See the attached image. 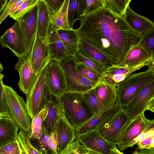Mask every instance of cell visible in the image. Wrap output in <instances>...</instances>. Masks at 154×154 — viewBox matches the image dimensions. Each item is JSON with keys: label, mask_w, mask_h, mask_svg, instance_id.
Instances as JSON below:
<instances>
[{"label": "cell", "mask_w": 154, "mask_h": 154, "mask_svg": "<svg viewBox=\"0 0 154 154\" xmlns=\"http://www.w3.org/2000/svg\"><path fill=\"white\" fill-rule=\"evenodd\" d=\"M80 20V26L74 29L79 38L101 52L112 66L121 63L141 38L142 34L133 29L124 16L105 7Z\"/></svg>", "instance_id": "6da1fadb"}, {"label": "cell", "mask_w": 154, "mask_h": 154, "mask_svg": "<svg viewBox=\"0 0 154 154\" xmlns=\"http://www.w3.org/2000/svg\"><path fill=\"white\" fill-rule=\"evenodd\" d=\"M60 98L66 117L75 128L94 115L82 93L68 91Z\"/></svg>", "instance_id": "7a4b0ae2"}, {"label": "cell", "mask_w": 154, "mask_h": 154, "mask_svg": "<svg viewBox=\"0 0 154 154\" xmlns=\"http://www.w3.org/2000/svg\"><path fill=\"white\" fill-rule=\"evenodd\" d=\"M154 79V70L131 74L119 83L116 87V102L124 108L147 84Z\"/></svg>", "instance_id": "3957f363"}, {"label": "cell", "mask_w": 154, "mask_h": 154, "mask_svg": "<svg viewBox=\"0 0 154 154\" xmlns=\"http://www.w3.org/2000/svg\"><path fill=\"white\" fill-rule=\"evenodd\" d=\"M3 95L11 118L20 130L29 133V136L32 120L26 109V102L11 87L4 85Z\"/></svg>", "instance_id": "277c9868"}, {"label": "cell", "mask_w": 154, "mask_h": 154, "mask_svg": "<svg viewBox=\"0 0 154 154\" xmlns=\"http://www.w3.org/2000/svg\"><path fill=\"white\" fill-rule=\"evenodd\" d=\"M60 63L65 76L67 92L83 93L94 88L99 82L89 80L82 75L76 69V63L72 57Z\"/></svg>", "instance_id": "5b68a950"}, {"label": "cell", "mask_w": 154, "mask_h": 154, "mask_svg": "<svg viewBox=\"0 0 154 154\" xmlns=\"http://www.w3.org/2000/svg\"><path fill=\"white\" fill-rule=\"evenodd\" d=\"M133 119L128 116L123 108L96 129L106 140L117 144Z\"/></svg>", "instance_id": "8992f818"}, {"label": "cell", "mask_w": 154, "mask_h": 154, "mask_svg": "<svg viewBox=\"0 0 154 154\" xmlns=\"http://www.w3.org/2000/svg\"><path fill=\"white\" fill-rule=\"evenodd\" d=\"M87 151L88 154H122L116 144L110 142L96 129L92 130L76 137Z\"/></svg>", "instance_id": "52a82bcc"}, {"label": "cell", "mask_w": 154, "mask_h": 154, "mask_svg": "<svg viewBox=\"0 0 154 154\" xmlns=\"http://www.w3.org/2000/svg\"><path fill=\"white\" fill-rule=\"evenodd\" d=\"M43 72L45 85L51 94L60 97L67 92L65 76L60 62L51 60Z\"/></svg>", "instance_id": "ba28073f"}, {"label": "cell", "mask_w": 154, "mask_h": 154, "mask_svg": "<svg viewBox=\"0 0 154 154\" xmlns=\"http://www.w3.org/2000/svg\"><path fill=\"white\" fill-rule=\"evenodd\" d=\"M43 70L34 76L28 91L25 94L27 112L31 119L41 110L45 88Z\"/></svg>", "instance_id": "9c48e42d"}, {"label": "cell", "mask_w": 154, "mask_h": 154, "mask_svg": "<svg viewBox=\"0 0 154 154\" xmlns=\"http://www.w3.org/2000/svg\"><path fill=\"white\" fill-rule=\"evenodd\" d=\"M54 129L57 140L58 154L62 151L68 143L76 137L75 128L66 117L60 97L58 103L57 118Z\"/></svg>", "instance_id": "30bf717a"}, {"label": "cell", "mask_w": 154, "mask_h": 154, "mask_svg": "<svg viewBox=\"0 0 154 154\" xmlns=\"http://www.w3.org/2000/svg\"><path fill=\"white\" fill-rule=\"evenodd\" d=\"M0 43L2 47L9 49L18 58L25 56L28 53L17 20L14 25L0 37Z\"/></svg>", "instance_id": "8fae6325"}, {"label": "cell", "mask_w": 154, "mask_h": 154, "mask_svg": "<svg viewBox=\"0 0 154 154\" xmlns=\"http://www.w3.org/2000/svg\"><path fill=\"white\" fill-rule=\"evenodd\" d=\"M30 52V60L35 75L40 73L51 60L48 41L44 42L37 32L34 38Z\"/></svg>", "instance_id": "7c38bea8"}, {"label": "cell", "mask_w": 154, "mask_h": 154, "mask_svg": "<svg viewBox=\"0 0 154 154\" xmlns=\"http://www.w3.org/2000/svg\"><path fill=\"white\" fill-rule=\"evenodd\" d=\"M154 99V79L146 85L125 107L126 113L133 119L145 112L147 106Z\"/></svg>", "instance_id": "4fadbf2b"}, {"label": "cell", "mask_w": 154, "mask_h": 154, "mask_svg": "<svg viewBox=\"0 0 154 154\" xmlns=\"http://www.w3.org/2000/svg\"><path fill=\"white\" fill-rule=\"evenodd\" d=\"M37 5L17 19L28 53L31 51L37 30Z\"/></svg>", "instance_id": "5bb4252c"}, {"label": "cell", "mask_w": 154, "mask_h": 154, "mask_svg": "<svg viewBox=\"0 0 154 154\" xmlns=\"http://www.w3.org/2000/svg\"><path fill=\"white\" fill-rule=\"evenodd\" d=\"M154 125V120L147 119L144 112L133 119L116 144L119 149L136 137L149 128Z\"/></svg>", "instance_id": "9a60e30c"}, {"label": "cell", "mask_w": 154, "mask_h": 154, "mask_svg": "<svg viewBox=\"0 0 154 154\" xmlns=\"http://www.w3.org/2000/svg\"><path fill=\"white\" fill-rule=\"evenodd\" d=\"M123 108L115 102L109 108L97 115H94L76 127V137L89 131L96 129Z\"/></svg>", "instance_id": "2e32d148"}, {"label": "cell", "mask_w": 154, "mask_h": 154, "mask_svg": "<svg viewBox=\"0 0 154 154\" xmlns=\"http://www.w3.org/2000/svg\"><path fill=\"white\" fill-rule=\"evenodd\" d=\"M30 51L26 56L18 58L14 69L19 74L18 85L20 90L25 94L27 93L35 75L33 72L30 60Z\"/></svg>", "instance_id": "e0dca14e"}, {"label": "cell", "mask_w": 154, "mask_h": 154, "mask_svg": "<svg viewBox=\"0 0 154 154\" xmlns=\"http://www.w3.org/2000/svg\"><path fill=\"white\" fill-rule=\"evenodd\" d=\"M60 97L51 94L45 84L43 98L41 105V110L48 107L47 116L43 125L46 130L51 133L54 130L57 118V106Z\"/></svg>", "instance_id": "ac0fdd59"}, {"label": "cell", "mask_w": 154, "mask_h": 154, "mask_svg": "<svg viewBox=\"0 0 154 154\" xmlns=\"http://www.w3.org/2000/svg\"><path fill=\"white\" fill-rule=\"evenodd\" d=\"M79 39L77 51L80 54L95 61L105 72L112 66L108 59L101 52L83 40Z\"/></svg>", "instance_id": "d6986e66"}, {"label": "cell", "mask_w": 154, "mask_h": 154, "mask_svg": "<svg viewBox=\"0 0 154 154\" xmlns=\"http://www.w3.org/2000/svg\"><path fill=\"white\" fill-rule=\"evenodd\" d=\"M48 38L52 60L59 62L70 56L58 34L57 30L50 24L48 33Z\"/></svg>", "instance_id": "ffe728a7"}, {"label": "cell", "mask_w": 154, "mask_h": 154, "mask_svg": "<svg viewBox=\"0 0 154 154\" xmlns=\"http://www.w3.org/2000/svg\"><path fill=\"white\" fill-rule=\"evenodd\" d=\"M94 89L103 111L109 108L116 102V88L106 84L100 80Z\"/></svg>", "instance_id": "44dd1931"}, {"label": "cell", "mask_w": 154, "mask_h": 154, "mask_svg": "<svg viewBox=\"0 0 154 154\" xmlns=\"http://www.w3.org/2000/svg\"><path fill=\"white\" fill-rule=\"evenodd\" d=\"M128 24L134 30L142 33L154 28V23L147 18L134 11L128 5L124 16Z\"/></svg>", "instance_id": "7402d4cb"}, {"label": "cell", "mask_w": 154, "mask_h": 154, "mask_svg": "<svg viewBox=\"0 0 154 154\" xmlns=\"http://www.w3.org/2000/svg\"><path fill=\"white\" fill-rule=\"evenodd\" d=\"M37 33L44 42L48 40V33L50 24L52 14L43 0H40L38 5Z\"/></svg>", "instance_id": "603a6c76"}, {"label": "cell", "mask_w": 154, "mask_h": 154, "mask_svg": "<svg viewBox=\"0 0 154 154\" xmlns=\"http://www.w3.org/2000/svg\"><path fill=\"white\" fill-rule=\"evenodd\" d=\"M18 128L11 118L0 119V147L17 140Z\"/></svg>", "instance_id": "cb8c5ba5"}, {"label": "cell", "mask_w": 154, "mask_h": 154, "mask_svg": "<svg viewBox=\"0 0 154 154\" xmlns=\"http://www.w3.org/2000/svg\"><path fill=\"white\" fill-rule=\"evenodd\" d=\"M152 56H154V55L149 54L139 45L131 50L121 63L111 66L117 67L132 66L143 62Z\"/></svg>", "instance_id": "d4e9b609"}, {"label": "cell", "mask_w": 154, "mask_h": 154, "mask_svg": "<svg viewBox=\"0 0 154 154\" xmlns=\"http://www.w3.org/2000/svg\"><path fill=\"white\" fill-rule=\"evenodd\" d=\"M69 0H65L57 11L51 14V24L56 30L72 29L68 23V12Z\"/></svg>", "instance_id": "484cf974"}, {"label": "cell", "mask_w": 154, "mask_h": 154, "mask_svg": "<svg viewBox=\"0 0 154 154\" xmlns=\"http://www.w3.org/2000/svg\"><path fill=\"white\" fill-rule=\"evenodd\" d=\"M57 31L68 55L72 57L77 51L79 39L74 29H59Z\"/></svg>", "instance_id": "4316f807"}, {"label": "cell", "mask_w": 154, "mask_h": 154, "mask_svg": "<svg viewBox=\"0 0 154 154\" xmlns=\"http://www.w3.org/2000/svg\"><path fill=\"white\" fill-rule=\"evenodd\" d=\"M48 107L46 106L42 109L32 119L30 132V139H39L42 134L43 122L46 118L48 113Z\"/></svg>", "instance_id": "83f0119b"}, {"label": "cell", "mask_w": 154, "mask_h": 154, "mask_svg": "<svg viewBox=\"0 0 154 154\" xmlns=\"http://www.w3.org/2000/svg\"><path fill=\"white\" fill-rule=\"evenodd\" d=\"M85 0H69L68 12L69 25L72 29L75 22L80 20L83 11Z\"/></svg>", "instance_id": "f1b7e54d"}, {"label": "cell", "mask_w": 154, "mask_h": 154, "mask_svg": "<svg viewBox=\"0 0 154 154\" xmlns=\"http://www.w3.org/2000/svg\"><path fill=\"white\" fill-rule=\"evenodd\" d=\"M154 60V56L149 58L143 62L135 66L127 67H117L112 66L108 68L105 72L109 75L123 74L126 78L131 75L134 71L145 66H148Z\"/></svg>", "instance_id": "f546056e"}, {"label": "cell", "mask_w": 154, "mask_h": 154, "mask_svg": "<svg viewBox=\"0 0 154 154\" xmlns=\"http://www.w3.org/2000/svg\"><path fill=\"white\" fill-rule=\"evenodd\" d=\"M17 140L22 149L23 154H42L32 143L28 133L20 130Z\"/></svg>", "instance_id": "4dcf8cb0"}, {"label": "cell", "mask_w": 154, "mask_h": 154, "mask_svg": "<svg viewBox=\"0 0 154 154\" xmlns=\"http://www.w3.org/2000/svg\"><path fill=\"white\" fill-rule=\"evenodd\" d=\"M105 7L115 13L125 16L129 0H103Z\"/></svg>", "instance_id": "1f68e13d"}, {"label": "cell", "mask_w": 154, "mask_h": 154, "mask_svg": "<svg viewBox=\"0 0 154 154\" xmlns=\"http://www.w3.org/2000/svg\"><path fill=\"white\" fill-rule=\"evenodd\" d=\"M82 94L94 115H97L103 111L97 97L94 88Z\"/></svg>", "instance_id": "d6a6232c"}, {"label": "cell", "mask_w": 154, "mask_h": 154, "mask_svg": "<svg viewBox=\"0 0 154 154\" xmlns=\"http://www.w3.org/2000/svg\"><path fill=\"white\" fill-rule=\"evenodd\" d=\"M75 62L83 63L91 68L101 77L105 73L104 69L92 60L80 54L77 51L72 56Z\"/></svg>", "instance_id": "836d02e7"}, {"label": "cell", "mask_w": 154, "mask_h": 154, "mask_svg": "<svg viewBox=\"0 0 154 154\" xmlns=\"http://www.w3.org/2000/svg\"><path fill=\"white\" fill-rule=\"evenodd\" d=\"M139 45L151 55H154V28L142 33Z\"/></svg>", "instance_id": "e575fe53"}, {"label": "cell", "mask_w": 154, "mask_h": 154, "mask_svg": "<svg viewBox=\"0 0 154 154\" xmlns=\"http://www.w3.org/2000/svg\"><path fill=\"white\" fill-rule=\"evenodd\" d=\"M88 154L85 148L76 137L59 154Z\"/></svg>", "instance_id": "d590c367"}, {"label": "cell", "mask_w": 154, "mask_h": 154, "mask_svg": "<svg viewBox=\"0 0 154 154\" xmlns=\"http://www.w3.org/2000/svg\"><path fill=\"white\" fill-rule=\"evenodd\" d=\"M40 0H25L10 17L17 20L37 5Z\"/></svg>", "instance_id": "8d00e7d4"}, {"label": "cell", "mask_w": 154, "mask_h": 154, "mask_svg": "<svg viewBox=\"0 0 154 154\" xmlns=\"http://www.w3.org/2000/svg\"><path fill=\"white\" fill-rule=\"evenodd\" d=\"M51 133L48 132L43 125L42 134L39 139H32L36 142L37 149L42 154H50L48 146V143Z\"/></svg>", "instance_id": "74e56055"}, {"label": "cell", "mask_w": 154, "mask_h": 154, "mask_svg": "<svg viewBox=\"0 0 154 154\" xmlns=\"http://www.w3.org/2000/svg\"><path fill=\"white\" fill-rule=\"evenodd\" d=\"M75 63L76 69L84 76L93 81H99L100 77L94 70L83 63Z\"/></svg>", "instance_id": "f35d334b"}, {"label": "cell", "mask_w": 154, "mask_h": 154, "mask_svg": "<svg viewBox=\"0 0 154 154\" xmlns=\"http://www.w3.org/2000/svg\"><path fill=\"white\" fill-rule=\"evenodd\" d=\"M104 7L105 5L103 0H85L84 9L81 17Z\"/></svg>", "instance_id": "ab89813d"}, {"label": "cell", "mask_w": 154, "mask_h": 154, "mask_svg": "<svg viewBox=\"0 0 154 154\" xmlns=\"http://www.w3.org/2000/svg\"><path fill=\"white\" fill-rule=\"evenodd\" d=\"M154 125L148 128L136 137L119 149L123 152V151L128 147L133 148L135 145L143 139L149 137L154 136Z\"/></svg>", "instance_id": "60d3db41"}, {"label": "cell", "mask_w": 154, "mask_h": 154, "mask_svg": "<svg viewBox=\"0 0 154 154\" xmlns=\"http://www.w3.org/2000/svg\"><path fill=\"white\" fill-rule=\"evenodd\" d=\"M0 154H23V153L17 140L0 146Z\"/></svg>", "instance_id": "b9f144b4"}, {"label": "cell", "mask_w": 154, "mask_h": 154, "mask_svg": "<svg viewBox=\"0 0 154 154\" xmlns=\"http://www.w3.org/2000/svg\"><path fill=\"white\" fill-rule=\"evenodd\" d=\"M4 85L2 79L0 81V114L8 116L11 118L9 109L4 97Z\"/></svg>", "instance_id": "7bdbcfd3"}, {"label": "cell", "mask_w": 154, "mask_h": 154, "mask_svg": "<svg viewBox=\"0 0 154 154\" xmlns=\"http://www.w3.org/2000/svg\"><path fill=\"white\" fill-rule=\"evenodd\" d=\"M50 154H58L57 151V140L55 129L50 134L48 143Z\"/></svg>", "instance_id": "ee69618b"}, {"label": "cell", "mask_w": 154, "mask_h": 154, "mask_svg": "<svg viewBox=\"0 0 154 154\" xmlns=\"http://www.w3.org/2000/svg\"><path fill=\"white\" fill-rule=\"evenodd\" d=\"M52 14L58 10L63 5L65 0H43Z\"/></svg>", "instance_id": "f6af8a7d"}, {"label": "cell", "mask_w": 154, "mask_h": 154, "mask_svg": "<svg viewBox=\"0 0 154 154\" xmlns=\"http://www.w3.org/2000/svg\"><path fill=\"white\" fill-rule=\"evenodd\" d=\"M136 144L139 148L154 147V136L146 138L139 142Z\"/></svg>", "instance_id": "bcb514c9"}, {"label": "cell", "mask_w": 154, "mask_h": 154, "mask_svg": "<svg viewBox=\"0 0 154 154\" xmlns=\"http://www.w3.org/2000/svg\"><path fill=\"white\" fill-rule=\"evenodd\" d=\"M16 0H10L7 3L0 16V25L5 18L9 16V12L11 8Z\"/></svg>", "instance_id": "7dc6e473"}, {"label": "cell", "mask_w": 154, "mask_h": 154, "mask_svg": "<svg viewBox=\"0 0 154 154\" xmlns=\"http://www.w3.org/2000/svg\"><path fill=\"white\" fill-rule=\"evenodd\" d=\"M100 80L110 86L116 88L118 84L109 75L105 72L100 77Z\"/></svg>", "instance_id": "c3c4849f"}, {"label": "cell", "mask_w": 154, "mask_h": 154, "mask_svg": "<svg viewBox=\"0 0 154 154\" xmlns=\"http://www.w3.org/2000/svg\"><path fill=\"white\" fill-rule=\"evenodd\" d=\"M134 154H154V147L139 148L136 147L133 152Z\"/></svg>", "instance_id": "681fc988"}, {"label": "cell", "mask_w": 154, "mask_h": 154, "mask_svg": "<svg viewBox=\"0 0 154 154\" xmlns=\"http://www.w3.org/2000/svg\"><path fill=\"white\" fill-rule=\"evenodd\" d=\"M146 110H149L153 112H154V99H152L148 104Z\"/></svg>", "instance_id": "f907efd6"}, {"label": "cell", "mask_w": 154, "mask_h": 154, "mask_svg": "<svg viewBox=\"0 0 154 154\" xmlns=\"http://www.w3.org/2000/svg\"><path fill=\"white\" fill-rule=\"evenodd\" d=\"M8 0H0V10L3 11L8 3Z\"/></svg>", "instance_id": "816d5d0a"}, {"label": "cell", "mask_w": 154, "mask_h": 154, "mask_svg": "<svg viewBox=\"0 0 154 154\" xmlns=\"http://www.w3.org/2000/svg\"><path fill=\"white\" fill-rule=\"evenodd\" d=\"M3 69V67L1 62H0V74L2 72Z\"/></svg>", "instance_id": "f5cc1de1"}, {"label": "cell", "mask_w": 154, "mask_h": 154, "mask_svg": "<svg viewBox=\"0 0 154 154\" xmlns=\"http://www.w3.org/2000/svg\"><path fill=\"white\" fill-rule=\"evenodd\" d=\"M8 117L11 118V117H10L8 116L0 114V119H2V118H8Z\"/></svg>", "instance_id": "db71d44e"}, {"label": "cell", "mask_w": 154, "mask_h": 154, "mask_svg": "<svg viewBox=\"0 0 154 154\" xmlns=\"http://www.w3.org/2000/svg\"><path fill=\"white\" fill-rule=\"evenodd\" d=\"M4 75L2 74H0V81L3 79Z\"/></svg>", "instance_id": "11a10c76"}, {"label": "cell", "mask_w": 154, "mask_h": 154, "mask_svg": "<svg viewBox=\"0 0 154 154\" xmlns=\"http://www.w3.org/2000/svg\"><path fill=\"white\" fill-rule=\"evenodd\" d=\"M2 11L0 10V16L1 14V12H2Z\"/></svg>", "instance_id": "9f6ffc18"}, {"label": "cell", "mask_w": 154, "mask_h": 154, "mask_svg": "<svg viewBox=\"0 0 154 154\" xmlns=\"http://www.w3.org/2000/svg\"><path fill=\"white\" fill-rule=\"evenodd\" d=\"M130 0V2L132 0Z\"/></svg>", "instance_id": "6f0895ef"}]
</instances>
